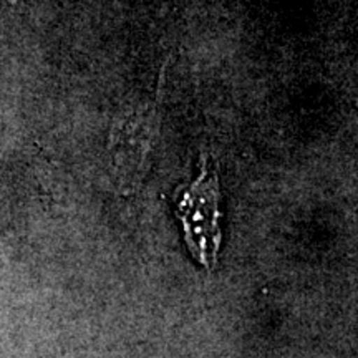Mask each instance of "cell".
<instances>
[{"label": "cell", "mask_w": 358, "mask_h": 358, "mask_svg": "<svg viewBox=\"0 0 358 358\" xmlns=\"http://www.w3.org/2000/svg\"><path fill=\"white\" fill-rule=\"evenodd\" d=\"M216 168L203 156V168L196 181L179 186L173 196L174 213L185 229L191 256L208 271L217 264L221 248V208Z\"/></svg>", "instance_id": "1"}]
</instances>
